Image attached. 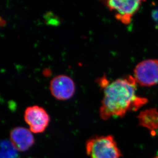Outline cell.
Instances as JSON below:
<instances>
[{
  "label": "cell",
  "instance_id": "3",
  "mask_svg": "<svg viewBox=\"0 0 158 158\" xmlns=\"http://www.w3.org/2000/svg\"><path fill=\"white\" fill-rule=\"evenodd\" d=\"M134 79L142 86L158 84V60L149 59L139 63L134 70Z\"/></svg>",
  "mask_w": 158,
  "mask_h": 158
},
{
  "label": "cell",
  "instance_id": "4",
  "mask_svg": "<svg viewBox=\"0 0 158 158\" xmlns=\"http://www.w3.org/2000/svg\"><path fill=\"white\" fill-rule=\"evenodd\" d=\"M142 2L138 0H110L105 2V4L110 10L115 12L116 18L119 21L128 24L139 10Z\"/></svg>",
  "mask_w": 158,
  "mask_h": 158
},
{
  "label": "cell",
  "instance_id": "7",
  "mask_svg": "<svg viewBox=\"0 0 158 158\" xmlns=\"http://www.w3.org/2000/svg\"><path fill=\"white\" fill-rule=\"evenodd\" d=\"M31 131L23 127L14 128L10 134V141L19 152L27 151L35 142Z\"/></svg>",
  "mask_w": 158,
  "mask_h": 158
},
{
  "label": "cell",
  "instance_id": "5",
  "mask_svg": "<svg viewBox=\"0 0 158 158\" xmlns=\"http://www.w3.org/2000/svg\"><path fill=\"white\" fill-rule=\"evenodd\" d=\"M24 119L32 133L45 131L50 122V117L45 109L39 106L27 107L24 113Z\"/></svg>",
  "mask_w": 158,
  "mask_h": 158
},
{
  "label": "cell",
  "instance_id": "2",
  "mask_svg": "<svg viewBox=\"0 0 158 158\" xmlns=\"http://www.w3.org/2000/svg\"><path fill=\"white\" fill-rule=\"evenodd\" d=\"M86 152L91 158H120L121 152L113 137L95 136L86 143Z\"/></svg>",
  "mask_w": 158,
  "mask_h": 158
},
{
  "label": "cell",
  "instance_id": "8",
  "mask_svg": "<svg viewBox=\"0 0 158 158\" xmlns=\"http://www.w3.org/2000/svg\"><path fill=\"white\" fill-rule=\"evenodd\" d=\"M18 151L10 141L3 140L1 142V158H17Z\"/></svg>",
  "mask_w": 158,
  "mask_h": 158
},
{
  "label": "cell",
  "instance_id": "9",
  "mask_svg": "<svg viewBox=\"0 0 158 158\" xmlns=\"http://www.w3.org/2000/svg\"><path fill=\"white\" fill-rule=\"evenodd\" d=\"M158 158V156H157V157H155V158Z\"/></svg>",
  "mask_w": 158,
  "mask_h": 158
},
{
  "label": "cell",
  "instance_id": "1",
  "mask_svg": "<svg viewBox=\"0 0 158 158\" xmlns=\"http://www.w3.org/2000/svg\"><path fill=\"white\" fill-rule=\"evenodd\" d=\"M103 88V97L99 114L103 120L123 117L127 112L137 110L147 102L137 93V82L134 77L108 81Z\"/></svg>",
  "mask_w": 158,
  "mask_h": 158
},
{
  "label": "cell",
  "instance_id": "6",
  "mask_svg": "<svg viewBox=\"0 0 158 158\" xmlns=\"http://www.w3.org/2000/svg\"><path fill=\"white\" fill-rule=\"evenodd\" d=\"M49 89L55 98L59 100H67L73 97L76 87L74 81L70 77L60 74L51 79Z\"/></svg>",
  "mask_w": 158,
  "mask_h": 158
}]
</instances>
